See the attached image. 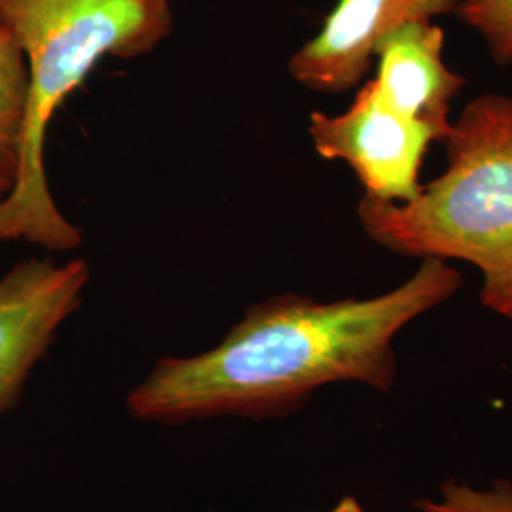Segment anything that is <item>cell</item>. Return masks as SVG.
I'll list each match as a JSON object with an SVG mask.
<instances>
[{
  "label": "cell",
  "mask_w": 512,
  "mask_h": 512,
  "mask_svg": "<svg viewBox=\"0 0 512 512\" xmlns=\"http://www.w3.org/2000/svg\"><path fill=\"white\" fill-rule=\"evenodd\" d=\"M90 264L29 258L0 279V418L19 403L33 366L82 304Z\"/></svg>",
  "instance_id": "cell-5"
},
{
  "label": "cell",
  "mask_w": 512,
  "mask_h": 512,
  "mask_svg": "<svg viewBox=\"0 0 512 512\" xmlns=\"http://www.w3.org/2000/svg\"><path fill=\"white\" fill-rule=\"evenodd\" d=\"M444 31L435 21H414L380 42L374 59L376 93L385 107L444 143L452 133L450 107L467 80L442 59Z\"/></svg>",
  "instance_id": "cell-7"
},
{
  "label": "cell",
  "mask_w": 512,
  "mask_h": 512,
  "mask_svg": "<svg viewBox=\"0 0 512 512\" xmlns=\"http://www.w3.org/2000/svg\"><path fill=\"white\" fill-rule=\"evenodd\" d=\"M461 285L450 262L423 258L412 277L378 296H272L245 311L215 348L160 359L129 391L128 412L164 425L219 416L266 420L300 410L325 385L389 393L399 376L397 336Z\"/></svg>",
  "instance_id": "cell-1"
},
{
  "label": "cell",
  "mask_w": 512,
  "mask_h": 512,
  "mask_svg": "<svg viewBox=\"0 0 512 512\" xmlns=\"http://www.w3.org/2000/svg\"><path fill=\"white\" fill-rule=\"evenodd\" d=\"M446 169L412 202L363 196L368 239L410 258L459 260L482 275L480 304L512 321V97L478 95L444 141Z\"/></svg>",
  "instance_id": "cell-3"
},
{
  "label": "cell",
  "mask_w": 512,
  "mask_h": 512,
  "mask_svg": "<svg viewBox=\"0 0 512 512\" xmlns=\"http://www.w3.org/2000/svg\"><path fill=\"white\" fill-rule=\"evenodd\" d=\"M0 25L29 67V99L18 183L0 202V241H27L46 251H73L82 232L50 192L46 131L57 109L105 57L154 52L173 33L171 0H0Z\"/></svg>",
  "instance_id": "cell-2"
},
{
  "label": "cell",
  "mask_w": 512,
  "mask_h": 512,
  "mask_svg": "<svg viewBox=\"0 0 512 512\" xmlns=\"http://www.w3.org/2000/svg\"><path fill=\"white\" fill-rule=\"evenodd\" d=\"M308 133L321 158L353 169L366 196L406 203L420 194L421 167L433 139L418 124L385 107L374 80H368L340 114L313 110Z\"/></svg>",
  "instance_id": "cell-4"
},
{
  "label": "cell",
  "mask_w": 512,
  "mask_h": 512,
  "mask_svg": "<svg viewBox=\"0 0 512 512\" xmlns=\"http://www.w3.org/2000/svg\"><path fill=\"white\" fill-rule=\"evenodd\" d=\"M456 14L484 38L497 65H511L512 0H461Z\"/></svg>",
  "instance_id": "cell-9"
},
{
  "label": "cell",
  "mask_w": 512,
  "mask_h": 512,
  "mask_svg": "<svg viewBox=\"0 0 512 512\" xmlns=\"http://www.w3.org/2000/svg\"><path fill=\"white\" fill-rule=\"evenodd\" d=\"M327 512H366L363 509V505L355 499V497H351V495H346V497H342L332 509H329Z\"/></svg>",
  "instance_id": "cell-11"
},
{
  "label": "cell",
  "mask_w": 512,
  "mask_h": 512,
  "mask_svg": "<svg viewBox=\"0 0 512 512\" xmlns=\"http://www.w3.org/2000/svg\"><path fill=\"white\" fill-rule=\"evenodd\" d=\"M213 512H215V511H213Z\"/></svg>",
  "instance_id": "cell-12"
},
{
  "label": "cell",
  "mask_w": 512,
  "mask_h": 512,
  "mask_svg": "<svg viewBox=\"0 0 512 512\" xmlns=\"http://www.w3.org/2000/svg\"><path fill=\"white\" fill-rule=\"evenodd\" d=\"M461 0H338L323 27L289 61L294 80L313 92L355 88L389 33L414 21L456 14Z\"/></svg>",
  "instance_id": "cell-6"
},
{
  "label": "cell",
  "mask_w": 512,
  "mask_h": 512,
  "mask_svg": "<svg viewBox=\"0 0 512 512\" xmlns=\"http://www.w3.org/2000/svg\"><path fill=\"white\" fill-rule=\"evenodd\" d=\"M418 512H512L511 480H495L490 488H475L467 482L446 480L439 497L416 501Z\"/></svg>",
  "instance_id": "cell-10"
},
{
  "label": "cell",
  "mask_w": 512,
  "mask_h": 512,
  "mask_svg": "<svg viewBox=\"0 0 512 512\" xmlns=\"http://www.w3.org/2000/svg\"><path fill=\"white\" fill-rule=\"evenodd\" d=\"M27 99V59L12 31L0 25V202L18 183Z\"/></svg>",
  "instance_id": "cell-8"
}]
</instances>
